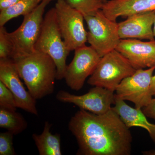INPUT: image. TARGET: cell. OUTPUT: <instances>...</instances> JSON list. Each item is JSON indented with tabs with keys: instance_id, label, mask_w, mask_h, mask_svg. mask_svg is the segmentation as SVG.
Here are the masks:
<instances>
[{
	"instance_id": "1",
	"label": "cell",
	"mask_w": 155,
	"mask_h": 155,
	"mask_svg": "<svg viewBox=\"0 0 155 155\" xmlns=\"http://www.w3.org/2000/svg\"><path fill=\"white\" fill-rule=\"evenodd\" d=\"M68 127L77 141V155L130 154L131 133L112 107L100 115L80 109Z\"/></svg>"
},
{
	"instance_id": "2",
	"label": "cell",
	"mask_w": 155,
	"mask_h": 155,
	"mask_svg": "<svg viewBox=\"0 0 155 155\" xmlns=\"http://www.w3.org/2000/svg\"><path fill=\"white\" fill-rule=\"evenodd\" d=\"M14 61L19 76L35 100L53 94L57 67L48 55L35 51L29 55Z\"/></svg>"
},
{
	"instance_id": "3",
	"label": "cell",
	"mask_w": 155,
	"mask_h": 155,
	"mask_svg": "<svg viewBox=\"0 0 155 155\" xmlns=\"http://www.w3.org/2000/svg\"><path fill=\"white\" fill-rule=\"evenodd\" d=\"M57 21L55 8L50 9L45 15L35 50L48 55L57 67L56 79H64L69 51L63 40Z\"/></svg>"
},
{
	"instance_id": "4",
	"label": "cell",
	"mask_w": 155,
	"mask_h": 155,
	"mask_svg": "<svg viewBox=\"0 0 155 155\" xmlns=\"http://www.w3.org/2000/svg\"><path fill=\"white\" fill-rule=\"evenodd\" d=\"M54 0H42L30 14L25 15L22 24L9 33L13 44L11 59L13 61L24 58L35 51V45L39 36L46 7Z\"/></svg>"
},
{
	"instance_id": "5",
	"label": "cell",
	"mask_w": 155,
	"mask_h": 155,
	"mask_svg": "<svg viewBox=\"0 0 155 155\" xmlns=\"http://www.w3.org/2000/svg\"><path fill=\"white\" fill-rule=\"evenodd\" d=\"M136 71L125 57L114 50L101 58L87 83L114 92L123 79L133 75Z\"/></svg>"
},
{
	"instance_id": "6",
	"label": "cell",
	"mask_w": 155,
	"mask_h": 155,
	"mask_svg": "<svg viewBox=\"0 0 155 155\" xmlns=\"http://www.w3.org/2000/svg\"><path fill=\"white\" fill-rule=\"evenodd\" d=\"M88 31L87 41L100 57L116 49L120 41L118 23L106 17L101 10L84 16Z\"/></svg>"
},
{
	"instance_id": "7",
	"label": "cell",
	"mask_w": 155,
	"mask_h": 155,
	"mask_svg": "<svg viewBox=\"0 0 155 155\" xmlns=\"http://www.w3.org/2000/svg\"><path fill=\"white\" fill-rule=\"evenodd\" d=\"M54 8L59 29L67 49L71 51L85 45L87 32L84 25L83 14L69 5L66 0H57Z\"/></svg>"
},
{
	"instance_id": "8",
	"label": "cell",
	"mask_w": 155,
	"mask_h": 155,
	"mask_svg": "<svg viewBox=\"0 0 155 155\" xmlns=\"http://www.w3.org/2000/svg\"><path fill=\"white\" fill-rule=\"evenodd\" d=\"M155 67L147 69H139L122 81L117 88L115 96L123 101H130L136 108L142 109L153 98L151 81Z\"/></svg>"
},
{
	"instance_id": "9",
	"label": "cell",
	"mask_w": 155,
	"mask_h": 155,
	"mask_svg": "<svg viewBox=\"0 0 155 155\" xmlns=\"http://www.w3.org/2000/svg\"><path fill=\"white\" fill-rule=\"evenodd\" d=\"M101 57L91 46L86 45L75 50L72 62L67 67L64 78L73 90H80L87 78L93 74Z\"/></svg>"
},
{
	"instance_id": "10",
	"label": "cell",
	"mask_w": 155,
	"mask_h": 155,
	"mask_svg": "<svg viewBox=\"0 0 155 155\" xmlns=\"http://www.w3.org/2000/svg\"><path fill=\"white\" fill-rule=\"evenodd\" d=\"M94 87L81 95L60 90L56 95V98L61 102L73 104L81 110L94 114H105L110 110L111 105L115 103L114 91L101 87Z\"/></svg>"
},
{
	"instance_id": "11",
	"label": "cell",
	"mask_w": 155,
	"mask_h": 155,
	"mask_svg": "<svg viewBox=\"0 0 155 155\" xmlns=\"http://www.w3.org/2000/svg\"><path fill=\"white\" fill-rule=\"evenodd\" d=\"M20 79L16 65L12 59L0 60V81L14 95L17 107L38 116L36 100L25 90Z\"/></svg>"
},
{
	"instance_id": "12",
	"label": "cell",
	"mask_w": 155,
	"mask_h": 155,
	"mask_svg": "<svg viewBox=\"0 0 155 155\" xmlns=\"http://www.w3.org/2000/svg\"><path fill=\"white\" fill-rule=\"evenodd\" d=\"M116 50L136 70L155 67V40L143 41L137 39H122Z\"/></svg>"
},
{
	"instance_id": "13",
	"label": "cell",
	"mask_w": 155,
	"mask_h": 155,
	"mask_svg": "<svg viewBox=\"0 0 155 155\" xmlns=\"http://www.w3.org/2000/svg\"><path fill=\"white\" fill-rule=\"evenodd\" d=\"M155 11L133 14L118 23L121 39L135 38L154 40L153 25Z\"/></svg>"
},
{
	"instance_id": "14",
	"label": "cell",
	"mask_w": 155,
	"mask_h": 155,
	"mask_svg": "<svg viewBox=\"0 0 155 155\" xmlns=\"http://www.w3.org/2000/svg\"><path fill=\"white\" fill-rule=\"evenodd\" d=\"M101 10L109 19L116 21L120 17L155 11V0H110Z\"/></svg>"
},
{
	"instance_id": "15",
	"label": "cell",
	"mask_w": 155,
	"mask_h": 155,
	"mask_svg": "<svg viewBox=\"0 0 155 155\" xmlns=\"http://www.w3.org/2000/svg\"><path fill=\"white\" fill-rule=\"evenodd\" d=\"M113 110L118 114L123 123L128 128L142 127L146 130L155 143V124L148 121L142 109L131 107L123 101L115 96Z\"/></svg>"
},
{
	"instance_id": "16",
	"label": "cell",
	"mask_w": 155,
	"mask_h": 155,
	"mask_svg": "<svg viewBox=\"0 0 155 155\" xmlns=\"http://www.w3.org/2000/svg\"><path fill=\"white\" fill-rule=\"evenodd\" d=\"M52 125L45 122L43 130L40 134H33L32 138L40 155H61V137L59 134H53L51 131Z\"/></svg>"
},
{
	"instance_id": "17",
	"label": "cell",
	"mask_w": 155,
	"mask_h": 155,
	"mask_svg": "<svg viewBox=\"0 0 155 155\" xmlns=\"http://www.w3.org/2000/svg\"><path fill=\"white\" fill-rule=\"evenodd\" d=\"M42 0H21L15 5L1 11L0 27L5 26L11 19L30 14Z\"/></svg>"
},
{
	"instance_id": "18",
	"label": "cell",
	"mask_w": 155,
	"mask_h": 155,
	"mask_svg": "<svg viewBox=\"0 0 155 155\" xmlns=\"http://www.w3.org/2000/svg\"><path fill=\"white\" fill-rule=\"evenodd\" d=\"M28 124L23 116L16 111L0 107V127L17 135L27 128Z\"/></svg>"
},
{
	"instance_id": "19",
	"label": "cell",
	"mask_w": 155,
	"mask_h": 155,
	"mask_svg": "<svg viewBox=\"0 0 155 155\" xmlns=\"http://www.w3.org/2000/svg\"><path fill=\"white\" fill-rule=\"evenodd\" d=\"M69 5L82 13L84 16L91 15L101 10L102 0H66Z\"/></svg>"
},
{
	"instance_id": "20",
	"label": "cell",
	"mask_w": 155,
	"mask_h": 155,
	"mask_svg": "<svg viewBox=\"0 0 155 155\" xmlns=\"http://www.w3.org/2000/svg\"><path fill=\"white\" fill-rule=\"evenodd\" d=\"M13 47L9 32L5 26L0 27V60L11 59Z\"/></svg>"
},
{
	"instance_id": "21",
	"label": "cell",
	"mask_w": 155,
	"mask_h": 155,
	"mask_svg": "<svg viewBox=\"0 0 155 155\" xmlns=\"http://www.w3.org/2000/svg\"><path fill=\"white\" fill-rule=\"evenodd\" d=\"M0 107L11 110H17V107L14 95L2 81H0Z\"/></svg>"
},
{
	"instance_id": "22",
	"label": "cell",
	"mask_w": 155,
	"mask_h": 155,
	"mask_svg": "<svg viewBox=\"0 0 155 155\" xmlns=\"http://www.w3.org/2000/svg\"><path fill=\"white\" fill-rule=\"evenodd\" d=\"M14 135L9 131L0 133V155H16L13 146Z\"/></svg>"
},
{
	"instance_id": "23",
	"label": "cell",
	"mask_w": 155,
	"mask_h": 155,
	"mask_svg": "<svg viewBox=\"0 0 155 155\" xmlns=\"http://www.w3.org/2000/svg\"><path fill=\"white\" fill-rule=\"evenodd\" d=\"M147 117L155 120V98H152L150 103L142 109Z\"/></svg>"
},
{
	"instance_id": "24",
	"label": "cell",
	"mask_w": 155,
	"mask_h": 155,
	"mask_svg": "<svg viewBox=\"0 0 155 155\" xmlns=\"http://www.w3.org/2000/svg\"><path fill=\"white\" fill-rule=\"evenodd\" d=\"M21 0H0V11L13 6Z\"/></svg>"
},
{
	"instance_id": "25",
	"label": "cell",
	"mask_w": 155,
	"mask_h": 155,
	"mask_svg": "<svg viewBox=\"0 0 155 155\" xmlns=\"http://www.w3.org/2000/svg\"><path fill=\"white\" fill-rule=\"evenodd\" d=\"M150 91L152 95L155 96V75L152 78L150 84Z\"/></svg>"
},
{
	"instance_id": "26",
	"label": "cell",
	"mask_w": 155,
	"mask_h": 155,
	"mask_svg": "<svg viewBox=\"0 0 155 155\" xmlns=\"http://www.w3.org/2000/svg\"><path fill=\"white\" fill-rule=\"evenodd\" d=\"M153 32L154 36L155 38V16L154 20L153 25Z\"/></svg>"
},
{
	"instance_id": "27",
	"label": "cell",
	"mask_w": 155,
	"mask_h": 155,
	"mask_svg": "<svg viewBox=\"0 0 155 155\" xmlns=\"http://www.w3.org/2000/svg\"><path fill=\"white\" fill-rule=\"evenodd\" d=\"M102 1L103 3H105L106 2H107V1H108V0H102Z\"/></svg>"
}]
</instances>
